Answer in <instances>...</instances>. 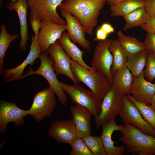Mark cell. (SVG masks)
I'll list each match as a JSON object with an SVG mask.
<instances>
[{
  "mask_svg": "<svg viewBox=\"0 0 155 155\" xmlns=\"http://www.w3.org/2000/svg\"><path fill=\"white\" fill-rule=\"evenodd\" d=\"M130 93L137 101L149 105L155 93V83L146 79L143 71L139 77L133 78Z\"/></svg>",
  "mask_w": 155,
  "mask_h": 155,
  "instance_id": "obj_18",
  "label": "cell"
},
{
  "mask_svg": "<svg viewBox=\"0 0 155 155\" xmlns=\"http://www.w3.org/2000/svg\"><path fill=\"white\" fill-rule=\"evenodd\" d=\"M0 0V1H2V0ZM11 1H12V2H15L16 1L18 0H10Z\"/></svg>",
  "mask_w": 155,
  "mask_h": 155,
  "instance_id": "obj_42",
  "label": "cell"
},
{
  "mask_svg": "<svg viewBox=\"0 0 155 155\" xmlns=\"http://www.w3.org/2000/svg\"><path fill=\"white\" fill-rule=\"evenodd\" d=\"M124 96L111 87L101 103V111L94 117L96 129L119 115L122 108Z\"/></svg>",
  "mask_w": 155,
  "mask_h": 155,
  "instance_id": "obj_4",
  "label": "cell"
},
{
  "mask_svg": "<svg viewBox=\"0 0 155 155\" xmlns=\"http://www.w3.org/2000/svg\"><path fill=\"white\" fill-rule=\"evenodd\" d=\"M60 10L62 16L65 19L66 30L71 40L87 51H90V42L85 36V31L81 24L71 14L64 10Z\"/></svg>",
  "mask_w": 155,
  "mask_h": 155,
  "instance_id": "obj_16",
  "label": "cell"
},
{
  "mask_svg": "<svg viewBox=\"0 0 155 155\" xmlns=\"http://www.w3.org/2000/svg\"><path fill=\"white\" fill-rule=\"evenodd\" d=\"M144 5V0H125L110 6L109 9L112 16L123 17Z\"/></svg>",
  "mask_w": 155,
  "mask_h": 155,
  "instance_id": "obj_25",
  "label": "cell"
},
{
  "mask_svg": "<svg viewBox=\"0 0 155 155\" xmlns=\"http://www.w3.org/2000/svg\"></svg>",
  "mask_w": 155,
  "mask_h": 155,
  "instance_id": "obj_43",
  "label": "cell"
},
{
  "mask_svg": "<svg viewBox=\"0 0 155 155\" xmlns=\"http://www.w3.org/2000/svg\"><path fill=\"white\" fill-rule=\"evenodd\" d=\"M28 115V110L20 108L14 103L2 100L0 103V133L5 132L7 125L10 122H14L17 126L22 125L25 122L24 118Z\"/></svg>",
  "mask_w": 155,
  "mask_h": 155,
  "instance_id": "obj_11",
  "label": "cell"
},
{
  "mask_svg": "<svg viewBox=\"0 0 155 155\" xmlns=\"http://www.w3.org/2000/svg\"><path fill=\"white\" fill-rule=\"evenodd\" d=\"M70 111L75 124L78 137L82 138L91 135L90 123L93 115L91 111L85 107L75 105L71 106Z\"/></svg>",
  "mask_w": 155,
  "mask_h": 155,
  "instance_id": "obj_19",
  "label": "cell"
},
{
  "mask_svg": "<svg viewBox=\"0 0 155 155\" xmlns=\"http://www.w3.org/2000/svg\"><path fill=\"white\" fill-rule=\"evenodd\" d=\"M58 40L66 53L73 61L89 70H95L84 62L83 59L84 51L81 50L72 42L67 32H63Z\"/></svg>",
  "mask_w": 155,
  "mask_h": 155,
  "instance_id": "obj_21",
  "label": "cell"
},
{
  "mask_svg": "<svg viewBox=\"0 0 155 155\" xmlns=\"http://www.w3.org/2000/svg\"><path fill=\"white\" fill-rule=\"evenodd\" d=\"M17 34L11 35L7 32L5 24L3 23L0 26V73H3L5 69L3 64L4 59L6 51L8 48L11 42L18 37Z\"/></svg>",
  "mask_w": 155,
  "mask_h": 155,
  "instance_id": "obj_28",
  "label": "cell"
},
{
  "mask_svg": "<svg viewBox=\"0 0 155 155\" xmlns=\"http://www.w3.org/2000/svg\"><path fill=\"white\" fill-rule=\"evenodd\" d=\"M48 51L53 60V67L57 76L65 75L75 84L78 83L72 71L73 60L66 53L58 40L49 46Z\"/></svg>",
  "mask_w": 155,
  "mask_h": 155,
  "instance_id": "obj_10",
  "label": "cell"
},
{
  "mask_svg": "<svg viewBox=\"0 0 155 155\" xmlns=\"http://www.w3.org/2000/svg\"><path fill=\"white\" fill-rule=\"evenodd\" d=\"M108 35L100 28L97 30L96 37L94 38L95 41H102L106 39Z\"/></svg>",
  "mask_w": 155,
  "mask_h": 155,
  "instance_id": "obj_38",
  "label": "cell"
},
{
  "mask_svg": "<svg viewBox=\"0 0 155 155\" xmlns=\"http://www.w3.org/2000/svg\"><path fill=\"white\" fill-rule=\"evenodd\" d=\"M108 49L113 57V62L111 70L113 76L118 70L125 65L127 57L117 39H111Z\"/></svg>",
  "mask_w": 155,
  "mask_h": 155,
  "instance_id": "obj_26",
  "label": "cell"
},
{
  "mask_svg": "<svg viewBox=\"0 0 155 155\" xmlns=\"http://www.w3.org/2000/svg\"><path fill=\"white\" fill-rule=\"evenodd\" d=\"M144 43L146 50L155 52V34L147 33Z\"/></svg>",
  "mask_w": 155,
  "mask_h": 155,
  "instance_id": "obj_34",
  "label": "cell"
},
{
  "mask_svg": "<svg viewBox=\"0 0 155 155\" xmlns=\"http://www.w3.org/2000/svg\"><path fill=\"white\" fill-rule=\"evenodd\" d=\"M55 94L49 87L37 92L34 96L32 104L28 110L29 115L39 122L44 117L49 116L56 104Z\"/></svg>",
  "mask_w": 155,
  "mask_h": 155,
  "instance_id": "obj_7",
  "label": "cell"
},
{
  "mask_svg": "<svg viewBox=\"0 0 155 155\" xmlns=\"http://www.w3.org/2000/svg\"><path fill=\"white\" fill-rule=\"evenodd\" d=\"M141 27L147 33L155 34V19L151 17L149 21L142 25Z\"/></svg>",
  "mask_w": 155,
  "mask_h": 155,
  "instance_id": "obj_36",
  "label": "cell"
},
{
  "mask_svg": "<svg viewBox=\"0 0 155 155\" xmlns=\"http://www.w3.org/2000/svg\"><path fill=\"white\" fill-rule=\"evenodd\" d=\"M148 53L145 50L127 57L125 65L130 71L133 78L139 77L144 70Z\"/></svg>",
  "mask_w": 155,
  "mask_h": 155,
  "instance_id": "obj_27",
  "label": "cell"
},
{
  "mask_svg": "<svg viewBox=\"0 0 155 155\" xmlns=\"http://www.w3.org/2000/svg\"><path fill=\"white\" fill-rule=\"evenodd\" d=\"M117 34L118 41L125 51L127 57L146 50L144 42L135 38L126 35L120 30L117 32Z\"/></svg>",
  "mask_w": 155,
  "mask_h": 155,
  "instance_id": "obj_23",
  "label": "cell"
},
{
  "mask_svg": "<svg viewBox=\"0 0 155 155\" xmlns=\"http://www.w3.org/2000/svg\"><path fill=\"white\" fill-rule=\"evenodd\" d=\"M31 17L40 20H47L59 25L65 20L57 12V8L64 0H26Z\"/></svg>",
  "mask_w": 155,
  "mask_h": 155,
  "instance_id": "obj_6",
  "label": "cell"
},
{
  "mask_svg": "<svg viewBox=\"0 0 155 155\" xmlns=\"http://www.w3.org/2000/svg\"><path fill=\"white\" fill-rule=\"evenodd\" d=\"M146 10L152 18L155 19V0H144Z\"/></svg>",
  "mask_w": 155,
  "mask_h": 155,
  "instance_id": "obj_37",
  "label": "cell"
},
{
  "mask_svg": "<svg viewBox=\"0 0 155 155\" xmlns=\"http://www.w3.org/2000/svg\"><path fill=\"white\" fill-rule=\"evenodd\" d=\"M48 133L58 142L69 145L78 137L73 119L53 122L48 131Z\"/></svg>",
  "mask_w": 155,
  "mask_h": 155,
  "instance_id": "obj_13",
  "label": "cell"
},
{
  "mask_svg": "<svg viewBox=\"0 0 155 155\" xmlns=\"http://www.w3.org/2000/svg\"><path fill=\"white\" fill-rule=\"evenodd\" d=\"M123 17L125 22L123 30L126 31L133 28L141 27L149 21L151 16L144 7L137 9Z\"/></svg>",
  "mask_w": 155,
  "mask_h": 155,
  "instance_id": "obj_24",
  "label": "cell"
},
{
  "mask_svg": "<svg viewBox=\"0 0 155 155\" xmlns=\"http://www.w3.org/2000/svg\"><path fill=\"white\" fill-rule=\"evenodd\" d=\"M95 0H65L58 6L60 10H64L75 16L93 3Z\"/></svg>",
  "mask_w": 155,
  "mask_h": 155,
  "instance_id": "obj_29",
  "label": "cell"
},
{
  "mask_svg": "<svg viewBox=\"0 0 155 155\" xmlns=\"http://www.w3.org/2000/svg\"><path fill=\"white\" fill-rule=\"evenodd\" d=\"M102 132L100 136L106 151L107 155H122L126 150L125 146L117 147L115 146V142L112 139V135L115 131L122 132L123 125H117L115 118L109 120L102 126Z\"/></svg>",
  "mask_w": 155,
  "mask_h": 155,
  "instance_id": "obj_15",
  "label": "cell"
},
{
  "mask_svg": "<svg viewBox=\"0 0 155 155\" xmlns=\"http://www.w3.org/2000/svg\"><path fill=\"white\" fill-rule=\"evenodd\" d=\"M144 74L146 79L149 81L152 82L155 79V52L154 51H148Z\"/></svg>",
  "mask_w": 155,
  "mask_h": 155,
  "instance_id": "obj_32",
  "label": "cell"
},
{
  "mask_svg": "<svg viewBox=\"0 0 155 155\" xmlns=\"http://www.w3.org/2000/svg\"><path fill=\"white\" fill-rule=\"evenodd\" d=\"M48 53L42 52L39 58L40 64L36 71L32 68L21 78L22 79L32 75L38 74L44 77L49 84V87L53 92L63 105H65L67 101V96L59 84L53 67V61L52 57L48 55Z\"/></svg>",
  "mask_w": 155,
  "mask_h": 155,
  "instance_id": "obj_3",
  "label": "cell"
},
{
  "mask_svg": "<svg viewBox=\"0 0 155 155\" xmlns=\"http://www.w3.org/2000/svg\"><path fill=\"white\" fill-rule=\"evenodd\" d=\"M42 26L37 41L42 52L48 53V49L55 43L62 32L66 30V25H59L47 20H41Z\"/></svg>",
  "mask_w": 155,
  "mask_h": 155,
  "instance_id": "obj_12",
  "label": "cell"
},
{
  "mask_svg": "<svg viewBox=\"0 0 155 155\" xmlns=\"http://www.w3.org/2000/svg\"><path fill=\"white\" fill-rule=\"evenodd\" d=\"M108 35L115 31V29L110 24L104 23L100 27Z\"/></svg>",
  "mask_w": 155,
  "mask_h": 155,
  "instance_id": "obj_39",
  "label": "cell"
},
{
  "mask_svg": "<svg viewBox=\"0 0 155 155\" xmlns=\"http://www.w3.org/2000/svg\"><path fill=\"white\" fill-rule=\"evenodd\" d=\"M32 42L29 52L26 58L19 65L16 67L5 70L3 78L6 82L21 79L25 67L28 65H32L36 59L39 58L42 52L34 36L31 35Z\"/></svg>",
  "mask_w": 155,
  "mask_h": 155,
  "instance_id": "obj_17",
  "label": "cell"
},
{
  "mask_svg": "<svg viewBox=\"0 0 155 155\" xmlns=\"http://www.w3.org/2000/svg\"><path fill=\"white\" fill-rule=\"evenodd\" d=\"M119 115L123 123L131 124L144 133L155 137V129L144 119L137 107L125 96H123V106Z\"/></svg>",
  "mask_w": 155,
  "mask_h": 155,
  "instance_id": "obj_8",
  "label": "cell"
},
{
  "mask_svg": "<svg viewBox=\"0 0 155 155\" xmlns=\"http://www.w3.org/2000/svg\"><path fill=\"white\" fill-rule=\"evenodd\" d=\"M10 10H14L17 13L20 25L21 41L20 49L26 50L27 41L29 38L28 33L27 13L28 5L26 0H18L15 2L10 1L6 6Z\"/></svg>",
  "mask_w": 155,
  "mask_h": 155,
  "instance_id": "obj_20",
  "label": "cell"
},
{
  "mask_svg": "<svg viewBox=\"0 0 155 155\" xmlns=\"http://www.w3.org/2000/svg\"><path fill=\"white\" fill-rule=\"evenodd\" d=\"M133 78L130 71L124 65L113 75L111 87L125 96L130 93Z\"/></svg>",
  "mask_w": 155,
  "mask_h": 155,
  "instance_id": "obj_22",
  "label": "cell"
},
{
  "mask_svg": "<svg viewBox=\"0 0 155 155\" xmlns=\"http://www.w3.org/2000/svg\"><path fill=\"white\" fill-rule=\"evenodd\" d=\"M151 106L155 111V93L153 96L150 102Z\"/></svg>",
  "mask_w": 155,
  "mask_h": 155,
  "instance_id": "obj_41",
  "label": "cell"
},
{
  "mask_svg": "<svg viewBox=\"0 0 155 155\" xmlns=\"http://www.w3.org/2000/svg\"><path fill=\"white\" fill-rule=\"evenodd\" d=\"M125 96L137 107L144 119L155 129V111L151 106L137 101L129 94Z\"/></svg>",
  "mask_w": 155,
  "mask_h": 155,
  "instance_id": "obj_30",
  "label": "cell"
},
{
  "mask_svg": "<svg viewBox=\"0 0 155 155\" xmlns=\"http://www.w3.org/2000/svg\"><path fill=\"white\" fill-rule=\"evenodd\" d=\"M71 67L78 83L81 82L85 84L101 103L111 87V84L106 76L97 70H89L73 60Z\"/></svg>",
  "mask_w": 155,
  "mask_h": 155,
  "instance_id": "obj_2",
  "label": "cell"
},
{
  "mask_svg": "<svg viewBox=\"0 0 155 155\" xmlns=\"http://www.w3.org/2000/svg\"><path fill=\"white\" fill-rule=\"evenodd\" d=\"M120 140L125 145L129 154L155 155V137L144 133L134 126L124 123Z\"/></svg>",
  "mask_w": 155,
  "mask_h": 155,
  "instance_id": "obj_1",
  "label": "cell"
},
{
  "mask_svg": "<svg viewBox=\"0 0 155 155\" xmlns=\"http://www.w3.org/2000/svg\"><path fill=\"white\" fill-rule=\"evenodd\" d=\"M59 84L68 95L72 103L87 108L94 117L99 114L101 111V103L91 91L77 84L71 86L60 82Z\"/></svg>",
  "mask_w": 155,
  "mask_h": 155,
  "instance_id": "obj_5",
  "label": "cell"
},
{
  "mask_svg": "<svg viewBox=\"0 0 155 155\" xmlns=\"http://www.w3.org/2000/svg\"><path fill=\"white\" fill-rule=\"evenodd\" d=\"M30 22L33 32L35 34V37L37 39L39 32V30L41 29L42 26V21L36 19L33 17H31Z\"/></svg>",
  "mask_w": 155,
  "mask_h": 155,
  "instance_id": "obj_35",
  "label": "cell"
},
{
  "mask_svg": "<svg viewBox=\"0 0 155 155\" xmlns=\"http://www.w3.org/2000/svg\"><path fill=\"white\" fill-rule=\"evenodd\" d=\"M106 0H95L94 2L75 17L81 24L86 33L92 35L94 28L98 23L100 11Z\"/></svg>",
  "mask_w": 155,
  "mask_h": 155,
  "instance_id": "obj_14",
  "label": "cell"
},
{
  "mask_svg": "<svg viewBox=\"0 0 155 155\" xmlns=\"http://www.w3.org/2000/svg\"><path fill=\"white\" fill-rule=\"evenodd\" d=\"M82 138L93 155H107L100 136L90 135Z\"/></svg>",
  "mask_w": 155,
  "mask_h": 155,
  "instance_id": "obj_31",
  "label": "cell"
},
{
  "mask_svg": "<svg viewBox=\"0 0 155 155\" xmlns=\"http://www.w3.org/2000/svg\"><path fill=\"white\" fill-rule=\"evenodd\" d=\"M70 145L72 147L70 155H93L82 138L77 137Z\"/></svg>",
  "mask_w": 155,
  "mask_h": 155,
  "instance_id": "obj_33",
  "label": "cell"
},
{
  "mask_svg": "<svg viewBox=\"0 0 155 155\" xmlns=\"http://www.w3.org/2000/svg\"><path fill=\"white\" fill-rule=\"evenodd\" d=\"M111 40L107 38L99 42L96 45L92 61L91 67L105 75L111 84L113 76L111 70L113 57L108 49Z\"/></svg>",
  "mask_w": 155,
  "mask_h": 155,
  "instance_id": "obj_9",
  "label": "cell"
},
{
  "mask_svg": "<svg viewBox=\"0 0 155 155\" xmlns=\"http://www.w3.org/2000/svg\"><path fill=\"white\" fill-rule=\"evenodd\" d=\"M125 0H106V3L110 6L116 5Z\"/></svg>",
  "mask_w": 155,
  "mask_h": 155,
  "instance_id": "obj_40",
  "label": "cell"
}]
</instances>
